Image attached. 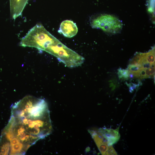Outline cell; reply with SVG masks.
Returning a JSON list of instances; mask_svg holds the SVG:
<instances>
[{
  "mask_svg": "<svg viewBox=\"0 0 155 155\" xmlns=\"http://www.w3.org/2000/svg\"><path fill=\"white\" fill-rule=\"evenodd\" d=\"M28 0H10L11 15L16 19L22 15Z\"/></svg>",
  "mask_w": 155,
  "mask_h": 155,
  "instance_id": "obj_8",
  "label": "cell"
},
{
  "mask_svg": "<svg viewBox=\"0 0 155 155\" xmlns=\"http://www.w3.org/2000/svg\"><path fill=\"white\" fill-rule=\"evenodd\" d=\"M10 119L27 135L38 141L50 135L52 126L46 102L26 96L13 104Z\"/></svg>",
  "mask_w": 155,
  "mask_h": 155,
  "instance_id": "obj_1",
  "label": "cell"
},
{
  "mask_svg": "<svg viewBox=\"0 0 155 155\" xmlns=\"http://www.w3.org/2000/svg\"><path fill=\"white\" fill-rule=\"evenodd\" d=\"M58 32L66 37L71 38L77 34L78 28L73 21L66 20L61 23Z\"/></svg>",
  "mask_w": 155,
  "mask_h": 155,
  "instance_id": "obj_7",
  "label": "cell"
},
{
  "mask_svg": "<svg viewBox=\"0 0 155 155\" xmlns=\"http://www.w3.org/2000/svg\"><path fill=\"white\" fill-rule=\"evenodd\" d=\"M118 75L120 78L127 79L129 77V74L128 69H119L118 71Z\"/></svg>",
  "mask_w": 155,
  "mask_h": 155,
  "instance_id": "obj_9",
  "label": "cell"
},
{
  "mask_svg": "<svg viewBox=\"0 0 155 155\" xmlns=\"http://www.w3.org/2000/svg\"><path fill=\"white\" fill-rule=\"evenodd\" d=\"M119 128L116 129L106 128H100L95 130L109 146H111L117 142L119 139L120 134Z\"/></svg>",
  "mask_w": 155,
  "mask_h": 155,
  "instance_id": "obj_5",
  "label": "cell"
},
{
  "mask_svg": "<svg viewBox=\"0 0 155 155\" xmlns=\"http://www.w3.org/2000/svg\"><path fill=\"white\" fill-rule=\"evenodd\" d=\"M50 34L42 24H36L22 39L20 45L24 47H34L42 51Z\"/></svg>",
  "mask_w": 155,
  "mask_h": 155,
  "instance_id": "obj_3",
  "label": "cell"
},
{
  "mask_svg": "<svg viewBox=\"0 0 155 155\" xmlns=\"http://www.w3.org/2000/svg\"><path fill=\"white\" fill-rule=\"evenodd\" d=\"M90 24L93 28L100 29L112 34L119 33L122 28L121 21L115 16L109 14H100L92 17Z\"/></svg>",
  "mask_w": 155,
  "mask_h": 155,
  "instance_id": "obj_4",
  "label": "cell"
},
{
  "mask_svg": "<svg viewBox=\"0 0 155 155\" xmlns=\"http://www.w3.org/2000/svg\"><path fill=\"white\" fill-rule=\"evenodd\" d=\"M129 75L140 79L152 78L155 73V47L145 53H137L131 60Z\"/></svg>",
  "mask_w": 155,
  "mask_h": 155,
  "instance_id": "obj_2",
  "label": "cell"
},
{
  "mask_svg": "<svg viewBox=\"0 0 155 155\" xmlns=\"http://www.w3.org/2000/svg\"><path fill=\"white\" fill-rule=\"evenodd\" d=\"M88 131L92 135L100 152L102 155H117L113 147L109 146L107 143L96 133L95 130H89Z\"/></svg>",
  "mask_w": 155,
  "mask_h": 155,
  "instance_id": "obj_6",
  "label": "cell"
}]
</instances>
